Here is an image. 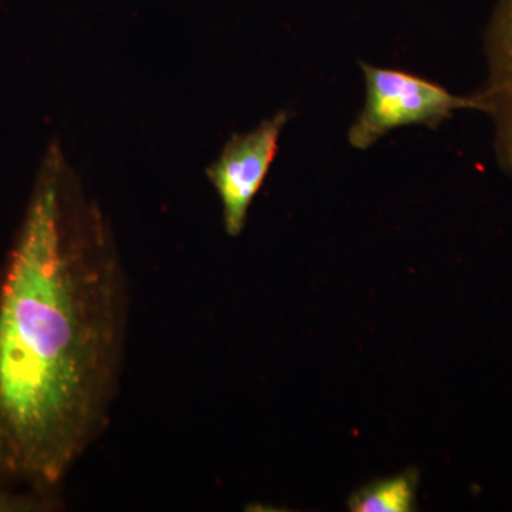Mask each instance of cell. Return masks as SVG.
<instances>
[{"label":"cell","instance_id":"6","mask_svg":"<svg viewBox=\"0 0 512 512\" xmlns=\"http://www.w3.org/2000/svg\"><path fill=\"white\" fill-rule=\"evenodd\" d=\"M63 507L60 493L18 490L0 484V512H53Z\"/></svg>","mask_w":512,"mask_h":512},{"label":"cell","instance_id":"5","mask_svg":"<svg viewBox=\"0 0 512 512\" xmlns=\"http://www.w3.org/2000/svg\"><path fill=\"white\" fill-rule=\"evenodd\" d=\"M417 476L404 473L363 487L352 495L349 510L355 512H409L416 504Z\"/></svg>","mask_w":512,"mask_h":512},{"label":"cell","instance_id":"2","mask_svg":"<svg viewBox=\"0 0 512 512\" xmlns=\"http://www.w3.org/2000/svg\"><path fill=\"white\" fill-rule=\"evenodd\" d=\"M365 77V103L348 131L350 146L366 151L397 128L437 130L461 110L481 111L476 94L456 96L446 87L390 67L359 62Z\"/></svg>","mask_w":512,"mask_h":512},{"label":"cell","instance_id":"1","mask_svg":"<svg viewBox=\"0 0 512 512\" xmlns=\"http://www.w3.org/2000/svg\"><path fill=\"white\" fill-rule=\"evenodd\" d=\"M128 309L110 222L52 144L0 266V484L60 493L100 439Z\"/></svg>","mask_w":512,"mask_h":512},{"label":"cell","instance_id":"3","mask_svg":"<svg viewBox=\"0 0 512 512\" xmlns=\"http://www.w3.org/2000/svg\"><path fill=\"white\" fill-rule=\"evenodd\" d=\"M291 117V111L281 110L247 133L234 134L208 167L228 237L237 238L244 231L249 208L274 164L279 138Z\"/></svg>","mask_w":512,"mask_h":512},{"label":"cell","instance_id":"4","mask_svg":"<svg viewBox=\"0 0 512 512\" xmlns=\"http://www.w3.org/2000/svg\"><path fill=\"white\" fill-rule=\"evenodd\" d=\"M487 80L476 94L481 113L493 121L494 154L512 177V0H497L484 35Z\"/></svg>","mask_w":512,"mask_h":512}]
</instances>
